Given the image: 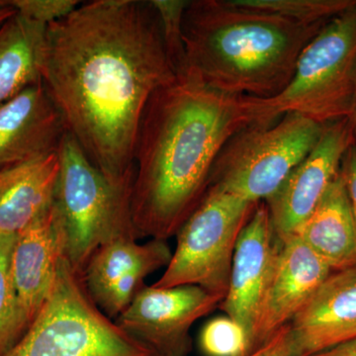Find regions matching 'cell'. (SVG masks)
Masks as SVG:
<instances>
[{"label":"cell","instance_id":"1","mask_svg":"<svg viewBox=\"0 0 356 356\" xmlns=\"http://www.w3.org/2000/svg\"><path fill=\"white\" fill-rule=\"evenodd\" d=\"M175 77L152 0L86 2L47 26L42 81L70 135L109 179L135 175L147 103Z\"/></svg>","mask_w":356,"mask_h":356},{"label":"cell","instance_id":"2","mask_svg":"<svg viewBox=\"0 0 356 356\" xmlns=\"http://www.w3.org/2000/svg\"><path fill=\"white\" fill-rule=\"evenodd\" d=\"M252 125H266L259 98L220 92L191 72L156 89L140 119L134 153L138 238L177 235L208 191L222 147Z\"/></svg>","mask_w":356,"mask_h":356},{"label":"cell","instance_id":"3","mask_svg":"<svg viewBox=\"0 0 356 356\" xmlns=\"http://www.w3.org/2000/svg\"><path fill=\"white\" fill-rule=\"evenodd\" d=\"M327 23L296 22L233 0L188 1L184 17L188 72L227 95L275 97L291 81L302 51Z\"/></svg>","mask_w":356,"mask_h":356},{"label":"cell","instance_id":"4","mask_svg":"<svg viewBox=\"0 0 356 356\" xmlns=\"http://www.w3.org/2000/svg\"><path fill=\"white\" fill-rule=\"evenodd\" d=\"M58 154L60 172L54 212L65 261L83 277L98 248L121 238L139 240L132 213L135 175L118 181L109 179L69 132Z\"/></svg>","mask_w":356,"mask_h":356},{"label":"cell","instance_id":"5","mask_svg":"<svg viewBox=\"0 0 356 356\" xmlns=\"http://www.w3.org/2000/svg\"><path fill=\"white\" fill-rule=\"evenodd\" d=\"M259 99L267 124L285 113L303 115L322 125L355 116L356 2L307 44L287 88L275 97Z\"/></svg>","mask_w":356,"mask_h":356},{"label":"cell","instance_id":"6","mask_svg":"<svg viewBox=\"0 0 356 356\" xmlns=\"http://www.w3.org/2000/svg\"><path fill=\"white\" fill-rule=\"evenodd\" d=\"M3 356L159 355L95 305L83 277L63 257L38 315Z\"/></svg>","mask_w":356,"mask_h":356},{"label":"cell","instance_id":"7","mask_svg":"<svg viewBox=\"0 0 356 356\" xmlns=\"http://www.w3.org/2000/svg\"><path fill=\"white\" fill-rule=\"evenodd\" d=\"M324 129L298 113H285L273 124L243 129L217 156L210 186L248 202H264L311 153Z\"/></svg>","mask_w":356,"mask_h":356},{"label":"cell","instance_id":"8","mask_svg":"<svg viewBox=\"0 0 356 356\" xmlns=\"http://www.w3.org/2000/svg\"><path fill=\"white\" fill-rule=\"evenodd\" d=\"M259 203L210 186L177 233V248L153 286L193 285L225 299L238 236Z\"/></svg>","mask_w":356,"mask_h":356},{"label":"cell","instance_id":"9","mask_svg":"<svg viewBox=\"0 0 356 356\" xmlns=\"http://www.w3.org/2000/svg\"><path fill=\"white\" fill-rule=\"evenodd\" d=\"M222 300L193 285H145L115 322L159 356H188L191 327L219 308Z\"/></svg>","mask_w":356,"mask_h":356},{"label":"cell","instance_id":"10","mask_svg":"<svg viewBox=\"0 0 356 356\" xmlns=\"http://www.w3.org/2000/svg\"><path fill=\"white\" fill-rule=\"evenodd\" d=\"M355 142L353 117L327 124L311 153L264 201L280 241L295 235L311 216L341 170L344 154Z\"/></svg>","mask_w":356,"mask_h":356},{"label":"cell","instance_id":"11","mask_svg":"<svg viewBox=\"0 0 356 356\" xmlns=\"http://www.w3.org/2000/svg\"><path fill=\"white\" fill-rule=\"evenodd\" d=\"M332 273L297 236L281 241L254 325L257 348L292 322Z\"/></svg>","mask_w":356,"mask_h":356},{"label":"cell","instance_id":"12","mask_svg":"<svg viewBox=\"0 0 356 356\" xmlns=\"http://www.w3.org/2000/svg\"><path fill=\"white\" fill-rule=\"evenodd\" d=\"M280 245L266 202L257 204L238 236L228 293L219 307L247 331L254 350L255 320Z\"/></svg>","mask_w":356,"mask_h":356},{"label":"cell","instance_id":"13","mask_svg":"<svg viewBox=\"0 0 356 356\" xmlns=\"http://www.w3.org/2000/svg\"><path fill=\"white\" fill-rule=\"evenodd\" d=\"M67 132L43 81L25 88L0 106V170L58 154Z\"/></svg>","mask_w":356,"mask_h":356},{"label":"cell","instance_id":"14","mask_svg":"<svg viewBox=\"0 0 356 356\" xmlns=\"http://www.w3.org/2000/svg\"><path fill=\"white\" fill-rule=\"evenodd\" d=\"M292 356L356 339V266L336 271L290 323Z\"/></svg>","mask_w":356,"mask_h":356},{"label":"cell","instance_id":"15","mask_svg":"<svg viewBox=\"0 0 356 356\" xmlns=\"http://www.w3.org/2000/svg\"><path fill=\"white\" fill-rule=\"evenodd\" d=\"M64 257L62 235L53 206L16 235L10 270L28 329L51 291Z\"/></svg>","mask_w":356,"mask_h":356},{"label":"cell","instance_id":"16","mask_svg":"<svg viewBox=\"0 0 356 356\" xmlns=\"http://www.w3.org/2000/svg\"><path fill=\"white\" fill-rule=\"evenodd\" d=\"M58 154L0 170V235H16L53 206Z\"/></svg>","mask_w":356,"mask_h":356},{"label":"cell","instance_id":"17","mask_svg":"<svg viewBox=\"0 0 356 356\" xmlns=\"http://www.w3.org/2000/svg\"><path fill=\"white\" fill-rule=\"evenodd\" d=\"M295 236L332 271L356 266L355 222L341 170Z\"/></svg>","mask_w":356,"mask_h":356},{"label":"cell","instance_id":"18","mask_svg":"<svg viewBox=\"0 0 356 356\" xmlns=\"http://www.w3.org/2000/svg\"><path fill=\"white\" fill-rule=\"evenodd\" d=\"M46 29L18 13L0 28V106L41 83Z\"/></svg>","mask_w":356,"mask_h":356},{"label":"cell","instance_id":"19","mask_svg":"<svg viewBox=\"0 0 356 356\" xmlns=\"http://www.w3.org/2000/svg\"><path fill=\"white\" fill-rule=\"evenodd\" d=\"M136 238H121L98 248L84 269L83 280L89 296L98 301L115 283L136 270L154 273L168 266L172 252L168 241L139 243Z\"/></svg>","mask_w":356,"mask_h":356},{"label":"cell","instance_id":"20","mask_svg":"<svg viewBox=\"0 0 356 356\" xmlns=\"http://www.w3.org/2000/svg\"><path fill=\"white\" fill-rule=\"evenodd\" d=\"M16 235H0V356L13 348L28 330L11 276Z\"/></svg>","mask_w":356,"mask_h":356},{"label":"cell","instance_id":"21","mask_svg":"<svg viewBox=\"0 0 356 356\" xmlns=\"http://www.w3.org/2000/svg\"><path fill=\"white\" fill-rule=\"evenodd\" d=\"M236 6L276 14L296 22H329L355 3L356 0H233Z\"/></svg>","mask_w":356,"mask_h":356},{"label":"cell","instance_id":"22","mask_svg":"<svg viewBox=\"0 0 356 356\" xmlns=\"http://www.w3.org/2000/svg\"><path fill=\"white\" fill-rule=\"evenodd\" d=\"M198 346L204 356H248L254 351L247 331L228 316L212 318L203 325Z\"/></svg>","mask_w":356,"mask_h":356},{"label":"cell","instance_id":"23","mask_svg":"<svg viewBox=\"0 0 356 356\" xmlns=\"http://www.w3.org/2000/svg\"><path fill=\"white\" fill-rule=\"evenodd\" d=\"M161 19V32L168 57L175 76L188 74L184 41V17L188 1L152 0Z\"/></svg>","mask_w":356,"mask_h":356},{"label":"cell","instance_id":"24","mask_svg":"<svg viewBox=\"0 0 356 356\" xmlns=\"http://www.w3.org/2000/svg\"><path fill=\"white\" fill-rule=\"evenodd\" d=\"M18 14L44 26L63 19L79 6L76 0H11Z\"/></svg>","mask_w":356,"mask_h":356},{"label":"cell","instance_id":"25","mask_svg":"<svg viewBox=\"0 0 356 356\" xmlns=\"http://www.w3.org/2000/svg\"><path fill=\"white\" fill-rule=\"evenodd\" d=\"M292 353L291 327L288 324L248 356H292Z\"/></svg>","mask_w":356,"mask_h":356},{"label":"cell","instance_id":"26","mask_svg":"<svg viewBox=\"0 0 356 356\" xmlns=\"http://www.w3.org/2000/svg\"><path fill=\"white\" fill-rule=\"evenodd\" d=\"M356 228V142L344 154L341 166Z\"/></svg>","mask_w":356,"mask_h":356},{"label":"cell","instance_id":"27","mask_svg":"<svg viewBox=\"0 0 356 356\" xmlns=\"http://www.w3.org/2000/svg\"><path fill=\"white\" fill-rule=\"evenodd\" d=\"M305 356H356V339Z\"/></svg>","mask_w":356,"mask_h":356},{"label":"cell","instance_id":"28","mask_svg":"<svg viewBox=\"0 0 356 356\" xmlns=\"http://www.w3.org/2000/svg\"><path fill=\"white\" fill-rule=\"evenodd\" d=\"M17 14L11 0H0V28Z\"/></svg>","mask_w":356,"mask_h":356},{"label":"cell","instance_id":"29","mask_svg":"<svg viewBox=\"0 0 356 356\" xmlns=\"http://www.w3.org/2000/svg\"><path fill=\"white\" fill-rule=\"evenodd\" d=\"M353 119H355V133H356V107H355V116H353Z\"/></svg>","mask_w":356,"mask_h":356}]
</instances>
